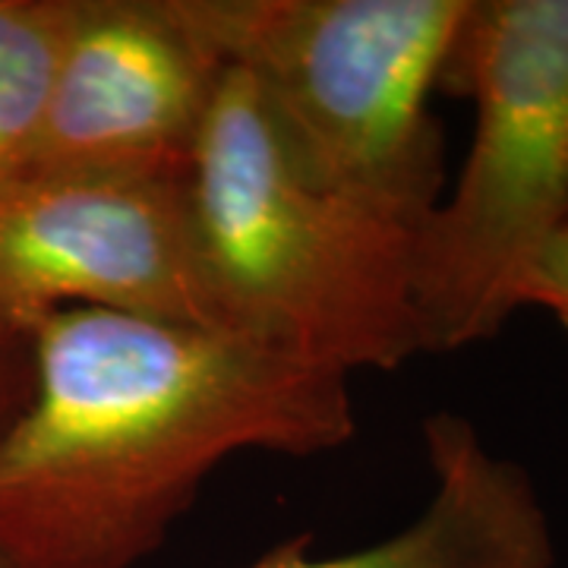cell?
<instances>
[{
	"label": "cell",
	"mask_w": 568,
	"mask_h": 568,
	"mask_svg": "<svg viewBox=\"0 0 568 568\" xmlns=\"http://www.w3.org/2000/svg\"><path fill=\"white\" fill-rule=\"evenodd\" d=\"M36 383L0 439V552L133 568L227 455L354 436L347 376L212 328L73 306L32 332Z\"/></svg>",
	"instance_id": "obj_1"
},
{
	"label": "cell",
	"mask_w": 568,
	"mask_h": 568,
	"mask_svg": "<svg viewBox=\"0 0 568 568\" xmlns=\"http://www.w3.org/2000/svg\"><path fill=\"white\" fill-rule=\"evenodd\" d=\"M186 196L209 278L241 338L342 376L420 354L417 231L316 181L234 67L222 70Z\"/></svg>",
	"instance_id": "obj_2"
},
{
	"label": "cell",
	"mask_w": 568,
	"mask_h": 568,
	"mask_svg": "<svg viewBox=\"0 0 568 568\" xmlns=\"http://www.w3.org/2000/svg\"><path fill=\"white\" fill-rule=\"evenodd\" d=\"M263 95L294 159L369 212L420 231L443 200L429 114L470 0H171Z\"/></svg>",
	"instance_id": "obj_3"
},
{
	"label": "cell",
	"mask_w": 568,
	"mask_h": 568,
	"mask_svg": "<svg viewBox=\"0 0 568 568\" xmlns=\"http://www.w3.org/2000/svg\"><path fill=\"white\" fill-rule=\"evenodd\" d=\"M439 89L474 102V140L417 231L420 354L496 338L566 224L568 0H470Z\"/></svg>",
	"instance_id": "obj_4"
},
{
	"label": "cell",
	"mask_w": 568,
	"mask_h": 568,
	"mask_svg": "<svg viewBox=\"0 0 568 568\" xmlns=\"http://www.w3.org/2000/svg\"><path fill=\"white\" fill-rule=\"evenodd\" d=\"M73 306L237 335L203 263L186 181L0 190V325L32 335Z\"/></svg>",
	"instance_id": "obj_5"
},
{
	"label": "cell",
	"mask_w": 568,
	"mask_h": 568,
	"mask_svg": "<svg viewBox=\"0 0 568 568\" xmlns=\"http://www.w3.org/2000/svg\"><path fill=\"white\" fill-rule=\"evenodd\" d=\"M222 70L171 0H80L39 130L0 190L186 181Z\"/></svg>",
	"instance_id": "obj_6"
},
{
	"label": "cell",
	"mask_w": 568,
	"mask_h": 568,
	"mask_svg": "<svg viewBox=\"0 0 568 568\" xmlns=\"http://www.w3.org/2000/svg\"><path fill=\"white\" fill-rule=\"evenodd\" d=\"M433 496L414 525L373 547L316 559L287 540L253 568H552V530L525 467L493 455L470 420L424 424Z\"/></svg>",
	"instance_id": "obj_7"
},
{
	"label": "cell",
	"mask_w": 568,
	"mask_h": 568,
	"mask_svg": "<svg viewBox=\"0 0 568 568\" xmlns=\"http://www.w3.org/2000/svg\"><path fill=\"white\" fill-rule=\"evenodd\" d=\"M80 0H0V183L39 130Z\"/></svg>",
	"instance_id": "obj_8"
},
{
	"label": "cell",
	"mask_w": 568,
	"mask_h": 568,
	"mask_svg": "<svg viewBox=\"0 0 568 568\" xmlns=\"http://www.w3.org/2000/svg\"><path fill=\"white\" fill-rule=\"evenodd\" d=\"M32 383H36L32 335L0 325V439L20 417L22 407L29 405Z\"/></svg>",
	"instance_id": "obj_9"
},
{
	"label": "cell",
	"mask_w": 568,
	"mask_h": 568,
	"mask_svg": "<svg viewBox=\"0 0 568 568\" xmlns=\"http://www.w3.org/2000/svg\"><path fill=\"white\" fill-rule=\"evenodd\" d=\"M525 306H544L568 328V219L530 268Z\"/></svg>",
	"instance_id": "obj_10"
},
{
	"label": "cell",
	"mask_w": 568,
	"mask_h": 568,
	"mask_svg": "<svg viewBox=\"0 0 568 568\" xmlns=\"http://www.w3.org/2000/svg\"><path fill=\"white\" fill-rule=\"evenodd\" d=\"M0 568H17V566H13V562H10V559H7V556L0 552Z\"/></svg>",
	"instance_id": "obj_11"
}]
</instances>
